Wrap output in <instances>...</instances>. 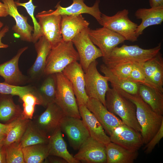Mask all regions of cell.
Listing matches in <instances>:
<instances>
[{
  "label": "cell",
  "mask_w": 163,
  "mask_h": 163,
  "mask_svg": "<svg viewBox=\"0 0 163 163\" xmlns=\"http://www.w3.org/2000/svg\"><path fill=\"white\" fill-rule=\"evenodd\" d=\"M114 88L121 95L135 105L137 120L141 128L140 133L144 144H146L160 128L163 121V116L154 112L139 94H131Z\"/></svg>",
  "instance_id": "cell-1"
},
{
  "label": "cell",
  "mask_w": 163,
  "mask_h": 163,
  "mask_svg": "<svg viewBox=\"0 0 163 163\" xmlns=\"http://www.w3.org/2000/svg\"><path fill=\"white\" fill-rule=\"evenodd\" d=\"M161 48V43L155 47L148 49L137 45L123 44L114 48L106 57L103 58V60L108 67L127 64H140L155 56Z\"/></svg>",
  "instance_id": "cell-2"
},
{
  "label": "cell",
  "mask_w": 163,
  "mask_h": 163,
  "mask_svg": "<svg viewBox=\"0 0 163 163\" xmlns=\"http://www.w3.org/2000/svg\"><path fill=\"white\" fill-rule=\"evenodd\" d=\"M105 107L109 111L118 116L124 124L140 133L135 105L114 87L109 88L106 92Z\"/></svg>",
  "instance_id": "cell-3"
},
{
  "label": "cell",
  "mask_w": 163,
  "mask_h": 163,
  "mask_svg": "<svg viewBox=\"0 0 163 163\" xmlns=\"http://www.w3.org/2000/svg\"><path fill=\"white\" fill-rule=\"evenodd\" d=\"M79 60L78 54L72 42L63 40L52 47L46 59L44 75L62 72L69 64Z\"/></svg>",
  "instance_id": "cell-4"
},
{
  "label": "cell",
  "mask_w": 163,
  "mask_h": 163,
  "mask_svg": "<svg viewBox=\"0 0 163 163\" xmlns=\"http://www.w3.org/2000/svg\"><path fill=\"white\" fill-rule=\"evenodd\" d=\"M56 92L55 102L66 116L81 118L72 85L62 72L55 74Z\"/></svg>",
  "instance_id": "cell-5"
},
{
  "label": "cell",
  "mask_w": 163,
  "mask_h": 163,
  "mask_svg": "<svg viewBox=\"0 0 163 163\" xmlns=\"http://www.w3.org/2000/svg\"><path fill=\"white\" fill-rule=\"evenodd\" d=\"M128 9H124L109 16L102 13L99 24L119 34L126 40L134 42L138 40L136 31L138 25L129 18Z\"/></svg>",
  "instance_id": "cell-6"
},
{
  "label": "cell",
  "mask_w": 163,
  "mask_h": 163,
  "mask_svg": "<svg viewBox=\"0 0 163 163\" xmlns=\"http://www.w3.org/2000/svg\"><path fill=\"white\" fill-rule=\"evenodd\" d=\"M97 64L96 60L94 61L85 72V90L89 98L98 100L105 107L106 94L110 88L108 78L99 72L97 68Z\"/></svg>",
  "instance_id": "cell-7"
},
{
  "label": "cell",
  "mask_w": 163,
  "mask_h": 163,
  "mask_svg": "<svg viewBox=\"0 0 163 163\" xmlns=\"http://www.w3.org/2000/svg\"><path fill=\"white\" fill-rule=\"evenodd\" d=\"M65 116L61 108L54 102L48 104L43 113L33 117L31 120L43 134L49 138L60 128L61 121Z\"/></svg>",
  "instance_id": "cell-8"
},
{
  "label": "cell",
  "mask_w": 163,
  "mask_h": 163,
  "mask_svg": "<svg viewBox=\"0 0 163 163\" xmlns=\"http://www.w3.org/2000/svg\"><path fill=\"white\" fill-rule=\"evenodd\" d=\"M89 28L82 30L71 41L75 47L79 57L80 64L85 72L90 64L102 57V53L91 40L88 34Z\"/></svg>",
  "instance_id": "cell-9"
},
{
  "label": "cell",
  "mask_w": 163,
  "mask_h": 163,
  "mask_svg": "<svg viewBox=\"0 0 163 163\" xmlns=\"http://www.w3.org/2000/svg\"><path fill=\"white\" fill-rule=\"evenodd\" d=\"M53 11L52 10L43 11L36 16L43 36L50 43L52 47L63 40L61 31V15L54 14Z\"/></svg>",
  "instance_id": "cell-10"
},
{
  "label": "cell",
  "mask_w": 163,
  "mask_h": 163,
  "mask_svg": "<svg viewBox=\"0 0 163 163\" xmlns=\"http://www.w3.org/2000/svg\"><path fill=\"white\" fill-rule=\"evenodd\" d=\"M60 128L66 135L70 145L75 150H78L90 136L82 120L78 118L65 116L61 121Z\"/></svg>",
  "instance_id": "cell-11"
},
{
  "label": "cell",
  "mask_w": 163,
  "mask_h": 163,
  "mask_svg": "<svg viewBox=\"0 0 163 163\" xmlns=\"http://www.w3.org/2000/svg\"><path fill=\"white\" fill-rule=\"evenodd\" d=\"M88 34L93 43L101 52L103 58L106 57L114 48L126 40L121 35L104 27L95 29L89 28Z\"/></svg>",
  "instance_id": "cell-12"
},
{
  "label": "cell",
  "mask_w": 163,
  "mask_h": 163,
  "mask_svg": "<svg viewBox=\"0 0 163 163\" xmlns=\"http://www.w3.org/2000/svg\"><path fill=\"white\" fill-rule=\"evenodd\" d=\"M110 141L128 150L138 151L144 144L140 133L123 124L113 129Z\"/></svg>",
  "instance_id": "cell-13"
},
{
  "label": "cell",
  "mask_w": 163,
  "mask_h": 163,
  "mask_svg": "<svg viewBox=\"0 0 163 163\" xmlns=\"http://www.w3.org/2000/svg\"><path fill=\"white\" fill-rule=\"evenodd\" d=\"M71 82L78 106L86 105L88 100L85 90V72L78 61L72 63L62 71Z\"/></svg>",
  "instance_id": "cell-14"
},
{
  "label": "cell",
  "mask_w": 163,
  "mask_h": 163,
  "mask_svg": "<svg viewBox=\"0 0 163 163\" xmlns=\"http://www.w3.org/2000/svg\"><path fill=\"white\" fill-rule=\"evenodd\" d=\"M74 157L80 162L106 163L105 145L90 136L81 145Z\"/></svg>",
  "instance_id": "cell-15"
},
{
  "label": "cell",
  "mask_w": 163,
  "mask_h": 163,
  "mask_svg": "<svg viewBox=\"0 0 163 163\" xmlns=\"http://www.w3.org/2000/svg\"><path fill=\"white\" fill-rule=\"evenodd\" d=\"M34 44L37 52L36 60L27 71L28 82L35 84L44 76L46 59L52 48L49 42L43 36Z\"/></svg>",
  "instance_id": "cell-16"
},
{
  "label": "cell",
  "mask_w": 163,
  "mask_h": 163,
  "mask_svg": "<svg viewBox=\"0 0 163 163\" xmlns=\"http://www.w3.org/2000/svg\"><path fill=\"white\" fill-rule=\"evenodd\" d=\"M28 48L26 46L20 49L11 59L0 65V76L4 79V82L19 86L28 82L27 76L22 73L18 66L20 56Z\"/></svg>",
  "instance_id": "cell-17"
},
{
  "label": "cell",
  "mask_w": 163,
  "mask_h": 163,
  "mask_svg": "<svg viewBox=\"0 0 163 163\" xmlns=\"http://www.w3.org/2000/svg\"><path fill=\"white\" fill-rule=\"evenodd\" d=\"M85 106L94 115L109 135L114 128L124 124L119 118L109 111L101 102L97 99L89 98Z\"/></svg>",
  "instance_id": "cell-18"
},
{
  "label": "cell",
  "mask_w": 163,
  "mask_h": 163,
  "mask_svg": "<svg viewBox=\"0 0 163 163\" xmlns=\"http://www.w3.org/2000/svg\"><path fill=\"white\" fill-rule=\"evenodd\" d=\"M1 1L5 5L8 15L12 17L15 21L16 24L12 27V30L21 40L32 42V33L34 28L28 24L27 17L19 13L14 0Z\"/></svg>",
  "instance_id": "cell-19"
},
{
  "label": "cell",
  "mask_w": 163,
  "mask_h": 163,
  "mask_svg": "<svg viewBox=\"0 0 163 163\" xmlns=\"http://www.w3.org/2000/svg\"><path fill=\"white\" fill-rule=\"evenodd\" d=\"M73 3L70 6L63 7L57 3L53 10L54 14L57 15H78L82 14H87L93 17L99 24L102 13L99 8V0H97L94 5L89 7L86 5L84 0H72Z\"/></svg>",
  "instance_id": "cell-20"
},
{
  "label": "cell",
  "mask_w": 163,
  "mask_h": 163,
  "mask_svg": "<svg viewBox=\"0 0 163 163\" xmlns=\"http://www.w3.org/2000/svg\"><path fill=\"white\" fill-rule=\"evenodd\" d=\"M78 107L81 117L90 136L105 145L110 142L109 136L107 135L101 124L86 106L81 105Z\"/></svg>",
  "instance_id": "cell-21"
},
{
  "label": "cell",
  "mask_w": 163,
  "mask_h": 163,
  "mask_svg": "<svg viewBox=\"0 0 163 163\" xmlns=\"http://www.w3.org/2000/svg\"><path fill=\"white\" fill-rule=\"evenodd\" d=\"M140 65L147 80L163 92V58L160 51Z\"/></svg>",
  "instance_id": "cell-22"
},
{
  "label": "cell",
  "mask_w": 163,
  "mask_h": 163,
  "mask_svg": "<svg viewBox=\"0 0 163 163\" xmlns=\"http://www.w3.org/2000/svg\"><path fill=\"white\" fill-rule=\"evenodd\" d=\"M89 23L82 14L61 15V31L62 39L71 41L83 29L88 27Z\"/></svg>",
  "instance_id": "cell-23"
},
{
  "label": "cell",
  "mask_w": 163,
  "mask_h": 163,
  "mask_svg": "<svg viewBox=\"0 0 163 163\" xmlns=\"http://www.w3.org/2000/svg\"><path fill=\"white\" fill-rule=\"evenodd\" d=\"M135 16L136 19L142 21L136 31L138 37L147 27L161 24L163 21V6L139 8L135 12Z\"/></svg>",
  "instance_id": "cell-24"
},
{
  "label": "cell",
  "mask_w": 163,
  "mask_h": 163,
  "mask_svg": "<svg viewBox=\"0 0 163 163\" xmlns=\"http://www.w3.org/2000/svg\"><path fill=\"white\" fill-rule=\"evenodd\" d=\"M46 76V77L40 83L38 82L34 84L35 85H33L40 105L45 107L49 104L55 102L56 92L55 74Z\"/></svg>",
  "instance_id": "cell-25"
},
{
  "label": "cell",
  "mask_w": 163,
  "mask_h": 163,
  "mask_svg": "<svg viewBox=\"0 0 163 163\" xmlns=\"http://www.w3.org/2000/svg\"><path fill=\"white\" fill-rule=\"evenodd\" d=\"M13 95L0 93V122L10 123L22 117V110L14 101Z\"/></svg>",
  "instance_id": "cell-26"
},
{
  "label": "cell",
  "mask_w": 163,
  "mask_h": 163,
  "mask_svg": "<svg viewBox=\"0 0 163 163\" xmlns=\"http://www.w3.org/2000/svg\"><path fill=\"white\" fill-rule=\"evenodd\" d=\"M48 145L49 155L62 158L68 163H80L68 151L60 128L49 138Z\"/></svg>",
  "instance_id": "cell-27"
},
{
  "label": "cell",
  "mask_w": 163,
  "mask_h": 163,
  "mask_svg": "<svg viewBox=\"0 0 163 163\" xmlns=\"http://www.w3.org/2000/svg\"><path fill=\"white\" fill-rule=\"evenodd\" d=\"M107 163H133L138 155L132 151L110 142L105 145Z\"/></svg>",
  "instance_id": "cell-28"
},
{
  "label": "cell",
  "mask_w": 163,
  "mask_h": 163,
  "mask_svg": "<svg viewBox=\"0 0 163 163\" xmlns=\"http://www.w3.org/2000/svg\"><path fill=\"white\" fill-rule=\"evenodd\" d=\"M138 94L156 113L163 114V92L139 84Z\"/></svg>",
  "instance_id": "cell-29"
},
{
  "label": "cell",
  "mask_w": 163,
  "mask_h": 163,
  "mask_svg": "<svg viewBox=\"0 0 163 163\" xmlns=\"http://www.w3.org/2000/svg\"><path fill=\"white\" fill-rule=\"evenodd\" d=\"M100 70L105 76L108 77V82L110 83L112 87L120 89L131 94H138L139 84L117 76L104 64L101 65Z\"/></svg>",
  "instance_id": "cell-30"
},
{
  "label": "cell",
  "mask_w": 163,
  "mask_h": 163,
  "mask_svg": "<svg viewBox=\"0 0 163 163\" xmlns=\"http://www.w3.org/2000/svg\"><path fill=\"white\" fill-rule=\"evenodd\" d=\"M49 141V138L43 134L30 120L19 143L23 148L38 144H48Z\"/></svg>",
  "instance_id": "cell-31"
},
{
  "label": "cell",
  "mask_w": 163,
  "mask_h": 163,
  "mask_svg": "<svg viewBox=\"0 0 163 163\" xmlns=\"http://www.w3.org/2000/svg\"><path fill=\"white\" fill-rule=\"evenodd\" d=\"M48 144H38L22 148L25 163H43L49 155Z\"/></svg>",
  "instance_id": "cell-32"
},
{
  "label": "cell",
  "mask_w": 163,
  "mask_h": 163,
  "mask_svg": "<svg viewBox=\"0 0 163 163\" xmlns=\"http://www.w3.org/2000/svg\"><path fill=\"white\" fill-rule=\"evenodd\" d=\"M30 120L22 117L18 119L6 135L4 145H6L14 142H19Z\"/></svg>",
  "instance_id": "cell-33"
},
{
  "label": "cell",
  "mask_w": 163,
  "mask_h": 163,
  "mask_svg": "<svg viewBox=\"0 0 163 163\" xmlns=\"http://www.w3.org/2000/svg\"><path fill=\"white\" fill-rule=\"evenodd\" d=\"M15 2L17 7L21 6L24 7L32 19L34 24V30L32 34V42L35 43L40 37L43 36L38 22L34 16V10L37 6L34 5L32 0H29L28 2L25 3H20L18 1H15Z\"/></svg>",
  "instance_id": "cell-34"
},
{
  "label": "cell",
  "mask_w": 163,
  "mask_h": 163,
  "mask_svg": "<svg viewBox=\"0 0 163 163\" xmlns=\"http://www.w3.org/2000/svg\"><path fill=\"white\" fill-rule=\"evenodd\" d=\"M20 99L23 102L22 117L24 119L32 120L36 105H40L38 98L34 94L27 93L23 95Z\"/></svg>",
  "instance_id": "cell-35"
},
{
  "label": "cell",
  "mask_w": 163,
  "mask_h": 163,
  "mask_svg": "<svg viewBox=\"0 0 163 163\" xmlns=\"http://www.w3.org/2000/svg\"><path fill=\"white\" fill-rule=\"evenodd\" d=\"M27 93L35 95L34 88L33 85L15 86L4 82H0V93L18 96L21 98L23 95Z\"/></svg>",
  "instance_id": "cell-36"
},
{
  "label": "cell",
  "mask_w": 163,
  "mask_h": 163,
  "mask_svg": "<svg viewBox=\"0 0 163 163\" xmlns=\"http://www.w3.org/2000/svg\"><path fill=\"white\" fill-rule=\"evenodd\" d=\"M5 146L6 163H25L22 148L19 142Z\"/></svg>",
  "instance_id": "cell-37"
},
{
  "label": "cell",
  "mask_w": 163,
  "mask_h": 163,
  "mask_svg": "<svg viewBox=\"0 0 163 163\" xmlns=\"http://www.w3.org/2000/svg\"><path fill=\"white\" fill-rule=\"evenodd\" d=\"M128 80L162 92L157 87L147 80L140 64H134L130 75Z\"/></svg>",
  "instance_id": "cell-38"
},
{
  "label": "cell",
  "mask_w": 163,
  "mask_h": 163,
  "mask_svg": "<svg viewBox=\"0 0 163 163\" xmlns=\"http://www.w3.org/2000/svg\"><path fill=\"white\" fill-rule=\"evenodd\" d=\"M134 64H123L113 66H106L115 75L128 80L132 72Z\"/></svg>",
  "instance_id": "cell-39"
},
{
  "label": "cell",
  "mask_w": 163,
  "mask_h": 163,
  "mask_svg": "<svg viewBox=\"0 0 163 163\" xmlns=\"http://www.w3.org/2000/svg\"><path fill=\"white\" fill-rule=\"evenodd\" d=\"M163 137V121L160 128L155 136L145 146L144 152L148 154L151 153L156 145Z\"/></svg>",
  "instance_id": "cell-40"
},
{
  "label": "cell",
  "mask_w": 163,
  "mask_h": 163,
  "mask_svg": "<svg viewBox=\"0 0 163 163\" xmlns=\"http://www.w3.org/2000/svg\"><path fill=\"white\" fill-rule=\"evenodd\" d=\"M17 120L8 124H4L0 122V135L6 136Z\"/></svg>",
  "instance_id": "cell-41"
},
{
  "label": "cell",
  "mask_w": 163,
  "mask_h": 163,
  "mask_svg": "<svg viewBox=\"0 0 163 163\" xmlns=\"http://www.w3.org/2000/svg\"><path fill=\"white\" fill-rule=\"evenodd\" d=\"M45 162L50 163H68L63 158L58 156L49 155L45 159Z\"/></svg>",
  "instance_id": "cell-42"
},
{
  "label": "cell",
  "mask_w": 163,
  "mask_h": 163,
  "mask_svg": "<svg viewBox=\"0 0 163 163\" xmlns=\"http://www.w3.org/2000/svg\"><path fill=\"white\" fill-rule=\"evenodd\" d=\"M9 29L8 26L6 25L0 31V48H6L9 46L8 44H4L2 42V39L9 31Z\"/></svg>",
  "instance_id": "cell-43"
},
{
  "label": "cell",
  "mask_w": 163,
  "mask_h": 163,
  "mask_svg": "<svg viewBox=\"0 0 163 163\" xmlns=\"http://www.w3.org/2000/svg\"><path fill=\"white\" fill-rule=\"evenodd\" d=\"M0 163H6V157L5 146L0 147Z\"/></svg>",
  "instance_id": "cell-44"
},
{
  "label": "cell",
  "mask_w": 163,
  "mask_h": 163,
  "mask_svg": "<svg viewBox=\"0 0 163 163\" xmlns=\"http://www.w3.org/2000/svg\"><path fill=\"white\" fill-rule=\"evenodd\" d=\"M149 4L151 7L163 6V0H149Z\"/></svg>",
  "instance_id": "cell-45"
},
{
  "label": "cell",
  "mask_w": 163,
  "mask_h": 163,
  "mask_svg": "<svg viewBox=\"0 0 163 163\" xmlns=\"http://www.w3.org/2000/svg\"><path fill=\"white\" fill-rule=\"evenodd\" d=\"M8 15L5 5L0 2V18L5 17Z\"/></svg>",
  "instance_id": "cell-46"
},
{
  "label": "cell",
  "mask_w": 163,
  "mask_h": 163,
  "mask_svg": "<svg viewBox=\"0 0 163 163\" xmlns=\"http://www.w3.org/2000/svg\"><path fill=\"white\" fill-rule=\"evenodd\" d=\"M6 136L5 135H0V147L4 145V142Z\"/></svg>",
  "instance_id": "cell-47"
},
{
  "label": "cell",
  "mask_w": 163,
  "mask_h": 163,
  "mask_svg": "<svg viewBox=\"0 0 163 163\" xmlns=\"http://www.w3.org/2000/svg\"><path fill=\"white\" fill-rule=\"evenodd\" d=\"M4 24L0 21V31L2 29V27H3Z\"/></svg>",
  "instance_id": "cell-48"
}]
</instances>
